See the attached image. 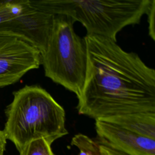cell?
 I'll use <instances>...</instances> for the list:
<instances>
[{
	"mask_svg": "<svg viewBox=\"0 0 155 155\" xmlns=\"http://www.w3.org/2000/svg\"><path fill=\"white\" fill-rule=\"evenodd\" d=\"M84 84L79 114L94 119L136 112H155V70L134 52L110 39L86 35Z\"/></svg>",
	"mask_w": 155,
	"mask_h": 155,
	"instance_id": "obj_1",
	"label": "cell"
},
{
	"mask_svg": "<svg viewBox=\"0 0 155 155\" xmlns=\"http://www.w3.org/2000/svg\"><path fill=\"white\" fill-rule=\"evenodd\" d=\"M13 94L3 131L19 152L33 140L43 138L52 144L68 134L64 108L44 88L25 85Z\"/></svg>",
	"mask_w": 155,
	"mask_h": 155,
	"instance_id": "obj_2",
	"label": "cell"
},
{
	"mask_svg": "<svg viewBox=\"0 0 155 155\" xmlns=\"http://www.w3.org/2000/svg\"><path fill=\"white\" fill-rule=\"evenodd\" d=\"M151 0L33 1L35 6L54 15H65L81 22L87 35H96L116 42L123 28L140 23Z\"/></svg>",
	"mask_w": 155,
	"mask_h": 155,
	"instance_id": "obj_3",
	"label": "cell"
},
{
	"mask_svg": "<svg viewBox=\"0 0 155 155\" xmlns=\"http://www.w3.org/2000/svg\"><path fill=\"white\" fill-rule=\"evenodd\" d=\"M74 22L55 15L45 51L41 54L45 76L79 97L85 81L87 52L84 39L74 30Z\"/></svg>",
	"mask_w": 155,
	"mask_h": 155,
	"instance_id": "obj_4",
	"label": "cell"
},
{
	"mask_svg": "<svg viewBox=\"0 0 155 155\" xmlns=\"http://www.w3.org/2000/svg\"><path fill=\"white\" fill-rule=\"evenodd\" d=\"M41 64L37 48L19 37L0 30V87L18 82Z\"/></svg>",
	"mask_w": 155,
	"mask_h": 155,
	"instance_id": "obj_5",
	"label": "cell"
},
{
	"mask_svg": "<svg viewBox=\"0 0 155 155\" xmlns=\"http://www.w3.org/2000/svg\"><path fill=\"white\" fill-rule=\"evenodd\" d=\"M54 16L35 6L31 0H25L21 12L0 24V30L21 38L41 54L46 49Z\"/></svg>",
	"mask_w": 155,
	"mask_h": 155,
	"instance_id": "obj_6",
	"label": "cell"
},
{
	"mask_svg": "<svg viewBox=\"0 0 155 155\" xmlns=\"http://www.w3.org/2000/svg\"><path fill=\"white\" fill-rule=\"evenodd\" d=\"M98 139L128 155H155V139L102 119L95 120Z\"/></svg>",
	"mask_w": 155,
	"mask_h": 155,
	"instance_id": "obj_7",
	"label": "cell"
},
{
	"mask_svg": "<svg viewBox=\"0 0 155 155\" xmlns=\"http://www.w3.org/2000/svg\"><path fill=\"white\" fill-rule=\"evenodd\" d=\"M102 120L155 139V112L126 113L110 116Z\"/></svg>",
	"mask_w": 155,
	"mask_h": 155,
	"instance_id": "obj_8",
	"label": "cell"
},
{
	"mask_svg": "<svg viewBox=\"0 0 155 155\" xmlns=\"http://www.w3.org/2000/svg\"><path fill=\"white\" fill-rule=\"evenodd\" d=\"M71 144L79 150V155H100L99 143L86 135L78 134L71 139Z\"/></svg>",
	"mask_w": 155,
	"mask_h": 155,
	"instance_id": "obj_9",
	"label": "cell"
},
{
	"mask_svg": "<svg viewBox=\"0 0 155 155\" xmlns=\"http://www.w3.org/2000/svg\"><path fill=\"white\" fill-rule=\"evenodd\" d=\"M25 0L0 1V24L8 21L19 15Z\"/></svg>",
	"mask_w": 155,
	"mask_h": 155,
	"instance_id": "obj_10",
	"label": "cell"
},
{
	"mask_svg": "<svg viewBox=\"0 0 155 155\" xmlns=\"http://www.w3.org/2000/svg\"><path fill=\"white\" fill-rule=\"evenodd\" d=\"M51 144L43 138L33 140L19 152L20 155H54Z\"/></svg>",
	"mask_w": 155,
	"mask_h": 155,
	"instance_id": "obj_11",
	"label": "cell"
},
{
	"mask_svg": "<svg viewBox=\"0 0 155 155\" xmlns=\"http://www.w3.org/2000/svg\"><path fill=\"white\" fill-rule=\"evenodd\" d=\"M148 16V34L151 39L155 40V28H154V19H155V0H151L150 4L148 11L146 13Z\"/></svg>",
	"mask_w": 155,
	"mask_h": 155,
	"instance_id": "obj_12",
	"label": "cell"
},
{
	"mask_svg": "<svg viewBox=\"0 0 155 155\" xmlns=\"http://www.w3.org/2000/svg\"><path fill=\"white\" fill-rule=\"evenodd\" d=\"M97 141L99 143L100 155H128L124 153L114 149L99 139H97Z\"/></svg>",
	"mask_w": 155,
	"mask_h": 155,
	"instance_id": "obj_13",
	"label": "cell"
},
{
	"mask_svg": "<svg viewBox=\"0 0 155 155\" xmlns=\"http://www.w3.org/2000/svg\"><path fill=\"white\" fill-rule=\"evenodd\" d=\"M7 139L3 130H0V155H4L5 150Z\"/></svg>",
	"mask_w": 155,
	"mask_h": 155,
	"instance_id": "obj_14",
	"label": "cell"
}]
</instances>
